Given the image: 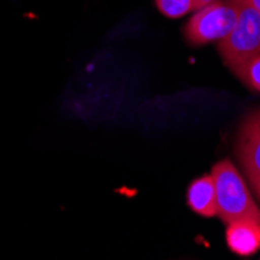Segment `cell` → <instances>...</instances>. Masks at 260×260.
I'll use <instances>...</instances> for the list:
<instances>
[{
	"instance_id": "cell-7",
	"label": "cell",
	"mask_w": 260,
	"mask_h": 260,
	"mask_svg": "<svg viewBox=\"0 0 260 260\" xmlns=\"http://www.w3.org/2000/svg\"><path fill=\"white\" fill-rule=\"evenodd\" d=\"M157 10L170 19H178L193 11L192 0H156Z\"/></svg>"
},
{
	"instance_id": "cell-6",
	"label": "cell",
	"mask_w": 260,
	"mask_h": 260,
	"mask_svg": "<svg viewBox=\"0 0 260 260\" xmlns=\"http://www.w3.org/2000/svg\"><path fill=\"white\" fill-rule=\"evenodd\" d=\"M187 204L195 214L212 218L217 215V193L212 175L197 178L187 188Z\"/></svg>"
},
{
	"instance_id": "cell-3",
	"label": "cell",
	"mask_w": 260,
	"mask_h": 260,
	"mask_svg": "<svg viewBox=\"0 0 260 260\" xmlns=\"http://www.w3.org/2000/svg\"><path fill=\"white\" fill-rule=\"evenodd\" d=\"M237 14V0H215L197 10L184 27L187 42L192 45H206L212 41L223 39L234 27Z\"/></svg>"
},
{
	"instance_id": "cell-4",
	"label": "cell",
	"mask_w": 260,
	"mask_h": 260,
	"mask_svg": "<svg viewBox=\"0 0 260 260\" xmlns=\"http://www.w3.org/2000/svg\"><path fill=\"white\" fill-rule=\"evenodd\" d=\"M235 153L254 195L260 200V109L246 115L242 122Z\"/></svg>"
},
{
	"instance_id": "cell-9",
	"label": "cell",
	"mask_w": 260,
	"mask_h": 260,
	"mask_svg": "<svg viewBox=\"0 0 260 260\" xmlns=\"http://www.w3.org/2000/svg\"><path fill=\"white\" fill-rule=\"evenodd\" d=\"M192 2H193V11H197V10L206 7V5H209L212 2H215V0H192Z\"/></svg>"
},
{
	"instance_id": "cell-8",
	"label": "cell",
	"mask_w": 260,
	"mask_h": 260,
	"mask_svg": "<svg viewBox=\"0 0 260 260\" xmlns=\"http://www.w3.org/2000/svg\"><path fill=\"white\" fill-rule=\"evenodd\" d=\"M243 83L251 86L252 89L260 92V55L254 58L243 70V74L240 77Z\"/></svg>"
},
{
	"instance_id": "cell-5",
	"label": "cell",
	"mask_w": 260,
	"mask_h": 260,
	"mask_svg": "<svg viewBox=\"0 0 260 260\" xmlns=\"http://www.w3.org/2000/svg\"><path fill=\"white\" fill-rule=\"evenodd\" d=\"M226 243L239 255H252L260 248V223L251 220H235L228 223Z\"/></svg>"
},
{
	"instance_id": "cell-2",
	"label": "cell",
	"mask_w": 260,
	"mask_h": 260,
	"mask_svg": "<svg viewBox=\"0 0 260 260\" xmlns=\"http://www.w3.org/2000/svg\"><path fill=\"white\" fill-rule=\"evenodd\" d=\"M239 2V14L231 31L218 41L223 62L242 77L245 67L260 55V14L243 0Z\"/></svg>"
},
{
	"instance_id": "cell-10",
	"label": "cell",
	"mask_w": 260,
	"mask_h": 260,
	"mask_svg": "<svg viewBox=\"0 0 260 260\" xmlns=\"http://www.w3.org/2000/svg\"><path fill=\"white\" fill-rule=\"evenodd\" d=\"M245 4H248V5H251L258 14H260V0H243Z\"/></svg>"
},
{
	"instance_id": "cell-1",
	"label": "cell",
	"mask_w": 260,
	"mask_h": 260,
	"mask_svg": "<svg viewBox=\"0 0 260 260\" xmlns=\"http://www.w3.org/2000/svg\"><path fill=\"white\" fill-rule=\"evenodd\" d=\"M210 175L215 182L217 215L223 223L228 224L235 220L260 223V207L254 201L243 176L229 159L217 162Z\"/></svg>"
}]
</instances>
